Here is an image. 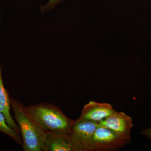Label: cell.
I'll list each match as a JSON object with an SVG mask.
<instances>
[{
	"label": "cell",
	"instance_id": "cell-1",
	"mask_svg": "<svg viewBox=\"0 0 151 151\" xmlns=\"http://www.w3.org/2000/svg\"><path fill=\"white\" fill-rule=\"evenodd\" d=\"M11 105L21 134L23 150L46 151L47 131L32 118L26 107L13 97Z\"/></svg>",
	"mask_w": 151,
	"mask_h": 151
},
{
	"label": "cell",
	"instance_id": "cell-2",
	"mask_svg": "<svg viewBox=\"0 0 151 151\" xmlns=\"http://www.w3.org/2000/svg\"><path fill=\"white\" fill-rule=\"evenodd\" d=\"M26 109L45 131L70 134L74 121L68 118L57 106L50 103H40L26 107Z\"/></svg>",
	"mask_w": 151,
	"mask_h": 151
},
{
	"label": "cell",
	"instance_id": "cell-3",
	"mask_svg": "<svg viewBox=\"0 0 151 151\" xmlns=\"http://www.w3.org/2000/svg\"><path fill=\"white\" fill-rule=\"evenodd\" d=\"M131 137L98 126L94 132L92 151H115L130 144Z\"/></svg>",
	"mask_w": 151,
	"mask_h": 151
},
{
	"label": "cell",
	"instance_id": "cell-4",
	"mask_svg": "<svg viewBox=\"0 0 151 151\" xmlns=\"http://www.w3.org/2000/svg\"><path fill=\"white\" fill-rule=\"evenodd\" d=\"M99 122L78 118L75 120L70 133L76 151H92L94 132Z\"/></svg>",
	"mask_w": 151,
	"mask_h": 151
},
{
	"label": "cell",
	"instance_id": "cell-5",
	"mask_svg": "<svg viewBox=\"0 0 151 151\" xmlns=\"http://www.w3.org/2000/svg\"><path fill=\"white\" fill-rule=\"evenodd\" d=\"M99 126L106 127L114 132L131 137L133 128L132 117L123 112L114 111L110 116L99 122Z\"/></svg>",
	"mask_w": 151,
	"mask_h": 151
},
{
	"label": "cell",
	"instance_id": "cell-6",
	"mask_svg": "<svg viewBox=\"0 0 151 151\" xmlns=\"http://www.w3.org/2000/svg\"><path fill=\"white\" fill-rule=\"evenodd\" d=\"M114 111L112 105L109 103L90 101L83 107L79 118L99 122L110 116Z\"/></svg>",
	"mask_w": 151,
	"mask_h": 151
},
{
	"label": "cell",
	"instance_id": "cell-7",
	"mask_svg": "<svg viewBox=\"0 0 151 151\" xmlns=\"http://www.w3.org/2000/svg\"><path fill=\"white\" fill-rule=\"evenodd\" d=\"M46 151H76L70 134L47 132Z\"/></svg>",
	"mask_w": 151,
	"mask_h": 151
},
{
	"label": "cell",
	"instance_id": "cell-8",
	"mask_svg": "<svg viewBox=\"0 0 151 151\" xmlns=\"http://www.w3.org/2000/svg\"><path fill=\"white\" fill-rule=\"evenodd\" d=\"M2 72V68L0 65V112H2L5 116L8 125L19 133L18 126L16 124L11 114V99L8 92L4 86Z\"/></svg>",
	"mask_w": 151,
	"mask_h": 151
},
{
	"label": "cell",
	"instance_id": "cell-9",
	"mask_svg": "<svg viewBox=\"0 0 151 151\" xmlns=\"http://www.w3.org/2000/svg\"><path fill=\"white\" fill-rule=\"evenodd\" d=\"M0 132L10 137L18 144L21 145H22V141L18 132L12 129L8 125L5 116L1 112H0Z\"/></svg>",
	"mask_w": 151,
	"mask_h": 151
},
{
	"label": "cell",
	"instance_id": "cell-10",
	"mask_svg": "<svg viewBox=\"0 0 151 151\" xmlns=\"http://www.w3.org/2000/svg\"><path fill=\"white\" fill-rule=\"evenodd\" d=\"M64 1V0H49L46 4L40 6V11L42 13H45L54 9L59 3Z\"/></svg>",
	"mask_w": 151,
	"mask_h": 151
},
{
	"label": "cell",
	"instance_id": "cell-11",
	"mask_svg": "<svg viewBox=\"0 0 151 151\" xmlns=\"http://www.w3.org/2000/svg\"><path fill=\"white\" fill-rule=\"evenodd\" d=\"M140 134L146 137L151 139V127L141 131Z\"/></svg>",
	"mask_w": 151,
	"mask_h": 151
}]
</instances>
